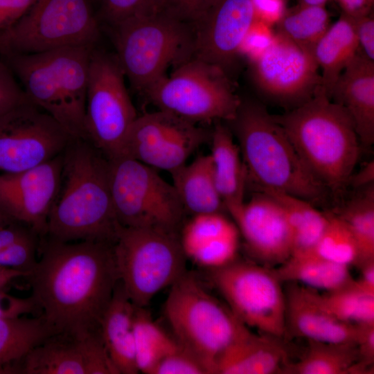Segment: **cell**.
Returning <instances> with one entry per match:
<instances>
[{"mask_svg":"<svg viewBox=\"0 0 374 374\" xmlns=\"http://www.w3.org/2000/svg\"><path fill=\"white\" fill-rule=\"evenodd\" d=\"M98 37L89 0H37L16 23L0 30V57L95 46Z\"/></svg>","mask_w":374,"mask_h":374,"instance_id":"cell-10","label":"cell"},{"mask_svg":"<svg viewBox=\"0 0 374 374\" xmlns=\"http://www.w3.org/2000/svg\"><path fill=\"white\" fill-rule=\"evenodd\" d=\"M40 240L34 231L29 230L0 252V266L29 274L37 261Z\"/></svg>","mask_w":374,"mask_h":374,"instance_id":"cell-38","label":"cell"},{"mask_svg":"<svg viewBox=\"0 0 374 374\" xmlns=\"http://www.w3.org/2000/svg\"><path fill=\"white\" fill-rule=\"evenodd\" d=\"M255 20L251 0H217L194 25L192 57L226 73Z\"/></svg>","mask_w":374,"mask_h":374,"instance_id":"cell-18","label":"cell"},{"mask_svg":"<svg viewBox=\"0 0 374 374\" xmlns=\"http://www.w3.org/2000/svg\"><path fill=\"white\" fill-rule=\"evenodd\" d=\"M211 280L228 307L247 327L283 338L285 294L274 271L257 262L235 260L210 269Z\"/></svg>","mask_w":374,"mask_h":374,"instance_id":"cell-13","label":"cell"},{"mask_svg":"<svg viewBox=\"0 0 374 374\" xmlns=\"http://www.w3.org/2000/svg\"><path fill=\"white\" fill-rule=\"evenodd\" d=\"M134 333L139 372L152 374L159 362L176 346L177 341L152 319L145 308L135 307Z\"/></svg>","mask_w":374,"mask_h":374,"instance_id":"cell-33","label":"cell"},{"mask_svg":"<svg viewBox=\"0 0 374 374\" xmlns=\"http://www.w3.org/2000/svg\"><path fill=\"white\" fill-rule=\"evenodd\" d=\"M170 174L186 214L226 211L215 182L210 154L199 156Z\"/></svg>","mask_w":374,"mask_h":374,"instance_id":"cell-26","label":"cell"},{"mask_svg":"<svg viewBox=\"0 0 374 374\" xmlns=\"http://www.w3.org/2000/svg\"><path fill=\"white\" fill-rule=\"evenodd\" d=\"M37 0H0V30L16 23Z\"/></svg>","mask_w":374,"mask_h":374,"instance_id":"cell-48","label":"cell"},{"mask_svg":"<svg viewBox=\"0 0 374 374\" xmlns=\"http://www.w3.org/2000/svg\"><path fill=\"white\" fill-rule=\"evenodd\" d=\"M312 52L321 69V86L328 96L340 74L358 52L355 18L342 12L315 44Z\"/></svg>","mask_w":374,"mask_h":374,"instance_id":"cell-27","label":"cell"},{"mask_svg":"<svg viewBox=\"0 0 374 374\" xmlns=\"http://www.w3.org/2000/svg\"><path fill=\"white\" fill-rule=\"evenodd\" d=\"M227 123L238 141L247 184L250 181L256 190L283 192L314 206L326 203L330 193L310 172L264 105L241 100L235 116Z\"/></svg>","mask_w":374,"mask_h":374,"instance_id":"cell-4","label":"cell"},{"mask_svg":"<svg viewBox=\"0 0 374 374\" xmlns=\"http://www.w3.org/2000/svg\"><path fill=\"white\" fill-rule=\"evenodd\" d=\"M329 98L350 116L362 147L374 143V61L359 52L340 74Z\"/></svg>","mask_w":374,"mask_h":374,"instance_id":"cell-22","label":"cell"},{"mask_svg":"<svg viewBox=\"0 0 374 374\" xmlns=\"http://www.w3.org/2000/svg\"><path fill=\"white\" fill-rule=\"evenodd\" d=\"M276 25L277 33L312 51L331 24L326 6L298 3L287 9Z\"/></svg>","mask_w":374,"mask_h":374,"instance_id":"cell-35","label":"cell"},{"mask_svg":"<svg viewBox=\"0 0 374 374\" xmlns=\"http://www.w3.org/2000/svg\"><path fill=\"white\" fill-rule=\"evenodd\" d=\"M53 333L44 318H0V374L20 373L28 353Z\"/></svg>","mask_w":374,"mask_h":374,"instance_id":"cell-30","label":"cell"},{"mask_svg":"<svg viewBox=\"0 0 374 374\" xmlns=\"http://www.w3.org/2000/svg\"><path fill=\"white\" fill-rule=\"evenodd\" d=\"M275 33L271 26L256 19L242 43L240 54H244L250 62L260 57L271 45Z\"/></svg>","mask_w":374,"mask_h":374,"instance_id":"cell-42","label":"cell"},{"mask_svg":"<svg viewBox=\"0 0 374 374\" xmlns=\"http://www.w3.org/2000/svg\"><path fill=\"white\" fill-rule=\"evenodd\" d=\"M240 237L236 224L223 212L191 215L179 232L186 258L209 269L222 267L237 259Z\"/></svg>","mask_w":374,"mask_h":374,"instance_id":"cell-21","label":"cell"},{"mask_svg":"<svg viewBox=\"0 0 374 374\" xmlns=\"http://www.w3.org/2000/svg\"><path fill=\"white\" fill-rule=\"evenodd\" d=\"M358 326L356 344L359 360L357 367L359 373H366L374 362V324Z\"/></svg>","mask_w":374,"mask_h":374,"instance_id":"cell-45","label":"cell"},{"mask_svg":"<svg viewBox=\"0 0 374 374\" xmlns=\"http://www.w3.org/2000/svg\"><path fill=\"white\" fill-rule=\"evenodd\" d=\"M170 287L163 312L172 337L216 373L220 356L249 328L193 274L186 272Z\"/></svg>","mask_w":374,"mask_h":374,"instance_id":"cell-7","label":"cell"},{"mask_svg":"<svg viewBox=\"0 0 374 374\" xmlns=\"http://www.w3.org/2000/svg\"><path fill=\"white\" fill-rule=\"evenodd\" d=\"M62 159L60 188L45 237L114 244L123 226L112 198L109 160L84 139H73Z\"/></svg>","mask_w":374,"mask_h":374,"instance_id":"cell-2","label":"cell"},{"mask_svg":"<svg viewBox=\"0 0 374 374\" xmlns=\"http://www.w3.org/2000/svg\"><path fill=\"white\" fill-rule=\"evenodd\" d=\"M313 175L331 196L348 187L361 143L354 123L320 86L312 97L280 115H273Z\"/></svg>","mask_w":374,"mask_h":374,"instance_id":"cell-3","label":"cell"},{"mask_svg":"<svg viewBox=\"0 0 374 374\" xmlns=\"http://www.w3.org/2000/svg\"><path fill=\"white\" fill-rule=\"evenodd\" d=\"M28 101L12 71L0 57V116Z\"/></svg>","mask_w":374,"mask_h":374,"instance_id":"cell-41","label":"cell"},{"mask_svg":"<svg viewBox=\"0 0 374 374\" xmlns=\"http://www.w3.org/2000/svg\"><path fill=\"white\" fill-rule=\"evenodd\" d=\"M328 214V224L316 245L310 251L335 263L348 267L357 265L359 249L352 232L335 213Z\"/></svg>","mask_w":374,"mask_h":374,"instance_id":"cell-37","label":"cell"},{"mask_svg":"<svg viewBox=\"0 0 374 374\" xmlns=\"http://www.w3.org/2000/svg\"><path fill=\"white\" fill-rule=\"evenodd\" d=\"M40 258L28 278L53 335L78 339L100 333L103 316L119 281L114 244L40 240Z\"/></svg>","mask_w":374,"mask_h":374,"instance_id":"cell-1","label":"cell"},{"mask_svg":"<svg viewBox=\"0 0 374 374\" xmlns=\"http://www.w3.org/2000/svg\"><path fill=\"white\" fill-rule=\"evenodd\" d=\"M256 19L271 26L277 24L286 11L285 0H251Z\"/></svg>","mask_w":374,"mask_h":374,"instance_id":"cell-47","label":"cell"},{"mask_svg":"<svg viewBox=\"0 0 374 374\" xmlns=\"http://www.w3.org/2000/svg\"><path fill=\"white\" fill-rule=\"evenodd\" d=\"M248 253L267 267L280 265L292 254L290 226L280 205L268 195L256 191L231 217Z\"/></svg>","mask_w":374,"mask_h":374,"instance_id":"cell-19","label":"cell"},{"mask_svg":"<svg viewBox=\"0 0 374 374\" xmlns=\"http://www.w3.org/2000/svg\"><path fill=\"white\" fill-rule=\"evenodd\" d=\"M274 271L281 282H300L326 292L339 290L354 280L348 266L324 259L312 251L292 255Z\"/></svg>","mask_w":374,"mask_h":374,"instance_id":"cell-29","label":"cell"},{"mask_svg":"<svg viewBox=\"0 0 374 374\" xmlns=\"http://www.w3.org/2000/svg\"><path fill=\"white\" fill-rule=\"evenodd\" d=\"M62 153L34 168L0 175V208L41 239L60 188Z\"/></svg>","mask_w":374,"mask_h":374,"instance_id":"cell-17","label":"cell"},{"mask_svg":"<svg viewBox=\"0 0 374 374\" xmlns=\"http://www.w3.org/2000/svg\"><path fill=\"white\" fill-rule=\"evenodd\" d=\"M251 73L262 96L288 110L308 101L321 86L312 51L278 33L269 48L251 62Z\"/></svg>","mask_w":374,"mask_h":374,"instance_id":"cell-15","label":"cell"},{"mask_svg":"<svg viewBox=\"0 0 374 374\" xmlns=\"http://www.w3.org/2000/svg\"><path fill=\"white\" fill-rule=\"evenodd\" d=\"M166 6L114 25L116 57L132 87L144 93L175 62L192 57L193 30Z\"/></svg>","mask_w":374,"mask_h":374,"instance_id":"cell-6","label":"cell"},{"mask_svg":"<svg viewBox=\"0 0 374 374\" xmlns=\"http://www.w3.org/2000/svg\"><path fill=\"white\" fill-rule=\"evenodd\" d=\"M211 134L195 123L159 109L138 116L127 135L121 156L170 173L210 141Z\"/></svg>","mask_w":374,"mask_h":374,"instance_id":"cell-16","label":"cell"},{"mask_svg":"<svg viewBox=\"0 0 374 374\" xmlns=\"http://www.w3.org/2000/svg\"><path fill=\"white\" fill-rule=\"evenodd\" d=\"M328 0H298V3L303 5L326 6Z\"/></svg>","mask_w":374,"mask_h":374,"instance_id":"cell-55","label":"cell"},{"mask_svg":"<svg viewBox=\"0 0 374 374\" xmlns=\"http://www.w3.org/2000/svg\"><path fill=\"white\" fill-rule=\"evenodd\" d=\"M358 51L364 57L374 61V19L371 12L355 18Z\"/></svg>","mask_w":374,"mask_h":374,"instance_id":"cell-46","label":"cell"},{"mask_svg":"<svg viewBox=\"0 0 374 374\" xmlns=\"http://www.w3.org/2000/svg\"><path fill=\"white\" fill-rule=\"evenodd\" d=\"M144 93L159 108L193 123L232 120L241 99L220 68L191 57Z\"/></svg>","mask_w":374,"mask_h":374,"instance_id":"cell-9","label":"cell"},{"mask_svg":"<svg viewBox=\"0 0 374 374\" xmlns=\"http://www.w3.org/2000/svg\"><path fill=\"white\" fill-rule=\"evenodd\" d=\"M135 307L119 280L100 323L103 341L119 374L139 373L134 350Z\"/></svg>","mask_w":374,"mask_h":374,"instance_id":"cell-25","label":"cell"},{"mask_svg":"<svg viewBox=\"0 0 374 374\" xmlns=\"http://www.w3.org/2000/svg\"><path fill=\"white\" fill-rule=\"evenodd\" d=\"M109 160L112 198L119 224L179 233L186 213L173 185L132 158Z\"/></svg>","mask_w":374,"mask_h":374,"instance_id":"cell-11","label":"cell"},{"mask_svg":"<svg viewBox=\"0 0 374 374\" xmlns=\"http://www.w3.org/2000/svg\"><path fill=\"white\" fill-rule=\"evenodd\" d=\"M94 48L66 46L1 58L33 104L52 116L73 139H87L86 101L90 58Z\"/></svg>","mask_w":374,"mask_h":374,"instance_id":"cell-5","label":"cell"},{"mask_svg":"<svg viewBox=\"0 0 374 374\" xmlns=\"http://www.w3.org/2000/svg\"><path fill=\"white\" fill-rule=\"evenodd\" d=\"M206 366L177 344L157 364L152 374H208Z\"/></svg>","mask_w":374,"mask_h":374,"instance_id":"cell-39","label":"cell"},{"mask_svg":"<svg viewBox=\"0 0 374 374\" xmlns=\"http://www.w3.org/2000/svg\"><path fill=\"white\" fill-rule=\"evenodd\" d=\"M217 0H165L166 7L181 19L195 24Z\"/></svg>","mask_w":374,"mask_h":374,"instance_id":"cell-43","label":"cell"},{"mask_svg":"<svg viewBox=\"0 0 374 374\" xmlns=\"http://www.w3.org/2000/svg\"><path fill=\"white\" fill-rule=\"evenodd\" d=\"M304 356L294 363H287L282 373L289 374H354L359 362L357 344L308 341Z\"/></svg>","mask_w":374,"mask_h":374,"instance_id":"cell-32","label":"cell"},{"mask_svg":"<svg viewBox=\"0 0 374 374\" xmlns=\"http://www.w3.org/2000/svg\"><path fill=\"white\" fill-rule=\"evenodd\" d=\"M282 339L255 334L249 328L219 358L216 373L274 374L282 373L287 353Z\"/></svg>","mask_w":374,"mask_h":374,"instance_id":"cell-23","label":"cell"},{"mask_svg":"<svg viewBox=\"0 0 374 374\" xmlns=\"http://www.w3.org/2000/svg\"><path fill=\"white\" fill-rule=\"evenodd\" d=\"M357 190L333 213L346 224L356 240L359 266L374 259V184Z\"/></svg>","mask_w":374,"mask_h":374,"instance_id":"cell-34","label":"cell"},{"mask_svg":"<svg viewBox=\"0 0 374 374\" xmlns=\"http://www.w3.org/2000/svg\"><path fill=\"white\" fill-rule=\"evenodd\" d=\"M361 269L360 278L355 280L364 290L374 294V259L368 260L359 266Z\"/></svg>","mask_w":374,"mask_h":374,"instance_id":"cell-52","label":"cell"},{"mask_svg":"<svg viewBox=\"0 0 374 374\" xmlns=\"http://www.w3.org/2000/svg\"><path fill=\"white\" fill-rule=\"evenodd\" d=\"M30 229L27 226L19 222H14L0 229V252Z\"/></svg>","mask_w":374,"mask_h":374,"instance_id":"cell-51","label":"cell"},{"mask_svg":"<svg viewBox=\"0 0 374 374\" xmlns=\"http://www.w3.org/2000/svg\"><path fill=\"white\" fill-rule=\"evenodd\" d=\"M14 222L15 221L8 214H6L2 209L0 208V229L6 227Z\"/></svg>","mask_w":374,"mask_h":374,"instance_id":"cell-54","label":"cell"},{"mask_svg":"<svg viewBox=\"0 0 374 374\" xmlns=\"http://www.w3.org/2000/svg\"><path fill=\"white\" fill-rule=\"evenodd\" d=\"M28 275L27 273L21 271L0 266V289L3 288L13 279L18 277H26Z\"/></svg>","mask_w":374,"mask_h":374,"instance_id":"cell-53","label":"cell"},{"mask_svg":"<svg viewBox=\"0 0 374 374\" xmlns=\"http://www.w3.org/2000/svg\"><path fill=\"white\" fill-rule=\"evenodd\" d=\"M103 15L114 25L134 15L165 6V0H102Z\"/></svg>","mask_w":374,"mask_h":374,"instance_id":"cell-40","label":"cell"},{"mask_svg":"<svg viewBox=\"0 0 374 374\" xmlns=\"http://www.w3.org/2000/svg\"><path fill=\"white\" fill-rule=\"evenodd\" d=\"M342 12L357 18L371 12L374 0H337Z\"/></svg>","mask_w":374,"mask_h":374,"instance_id":"cell-50","label":"cell"},{"mask_svg":"<svg viewBox=\"0 0 374 374\" xmlns=\"http://www.w3.org/2000/svg\"><path fill=\"white\" fill-rule=\"evenodd\" d=\"M256 191L268 195L283 209L292 235L291 256L312 250L328 224V212L323 213L310 202L283 192L269 189Z\"/></svg>","mask_w":374,"mask_h":374,"instance_id":"cell-31","label":"cell"},{"mask_svg":"<svg viewBox=\"0 0 374 374\" xmlns=\"http://www.w3.org/2000/svg\"><path fill=\"white\" fill-rule=\"evenodd\" d=\"M39 308L32 296L17 297L0 289V318H16L32 313Z\"/></svg>","mask_w":374,"mask_h":374,"instance_id":"cell-44","label":"cell"},{"mask_svg":"<svg viewBox=\"0 0 374 374\" xmlns=\"http://www.w3.org/2000/svg\"><path fill=\"white\" fill-rule=\"evenodd\" d=\"M73 138L31 101L0 116V171L17 172L62 154Z\"/></svg>","mask_w":374,"mask_h":374,"instance_id":"cell-14","label":"cell"},{"mask_svg":"<svg viewBox=\"0 0 374 374\" xmlns=\"http://www.w3.org/2000/svg\"><path fill=\"white\" fill-rule=\"evenodd\" d=\"M359 326L344 322L326 310L319 292L292 283L285 294V333L308 341L356 344Z\"/></svg>","mask_w":374,"mask_h":374,"instance_id":"cell-20","label":"cell"},{"mask_svg":"<svg viewBox=\"0 0 374 374\" xmlns=\"http://www.w3.org/2000/svg\"><path fill=\"white\" fill-rule=\"evenodd\" d=\"M20 373L87 374L82 339L51 335L28 353Z\"/></svg>","mask_w":374,"mask_h":374,"instance_id":"cell-28","label":"cell"},{"mask_svg":"<svg viewBox=\"0 0 374 374\" xmlns=\"http://www.w3.org/2000/svg\"><path fill=\"white\" fill-rule=\"evenodd\" d=\"M119 280L132 303L145 308L160 291L186 272L179 233L149 227H123L114 244Z\"/></svg>","mask_w":374,"mask_h":374,"instance_id":"cell-8","label":"cell"},{"mask_svg":"<svg viewBox=\"0 0 374 374\" xmlns=\"http://www.w3.org/2000/svg\"><path fill=\"white\" fill-rule=\"evenodd\" d=\"M319 299L326 310L344 322L374 324V294L364 290L355 280L339 290L319 293Z\"/></svg>","mask_w":374,"mask_h":374,"instance_id":"cell-36","label":"cell"},{"mask_svg":"<svg viewBox=\"0 0 374 374\" xmlns=\"http://www.w3.org/2000/svg\"><path fill=\"white\" fill-rule=\"evenodd\" d=\"M374 184V161L371 160L349 178L348 187L359 190Z\"/></svg>","mask_w":374,"mask_h":374,"instance_id":"cell-49","label":"cell"},{"mask_svg":"<svg viewBox=\"0 0 374 374\" xmlns=\"http://www.w3.org/2000/svg\"><path fill=\"white\" fill-rule=\"evenodd\" d=\"M210 142L216 187L226 211L233 217L244 203L246 168L228 126L217 124L211 134Z\"/></svg>","mask_w":374,"mask_h":374,"instance_id":"cell-24","label":"cell"},{"mask_svg":"<svg viewBox=\"0 0 374 374\" xmlns=\"http://www.w3.org/2000/svg\"><path fill=\"white\" fill-rule=\"evenodd\" d=\"M137 117L116 55L94 48L90 58L86 101L87 139L108 159L118 157Z\"/></svg>","mask_w":374,"mask_h":374,"instance_id":"cell-12","label":"cell"}]
</instances>
